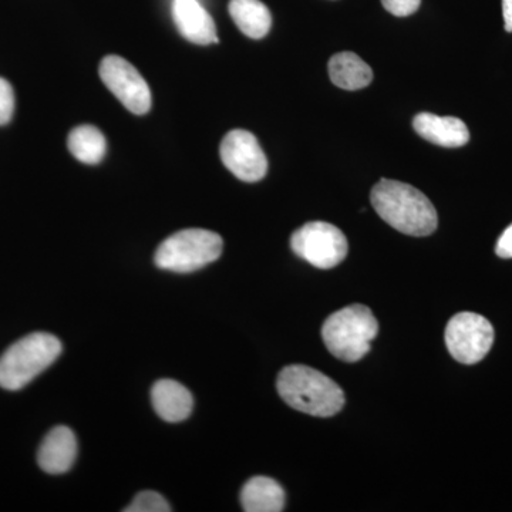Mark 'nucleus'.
Masks as SVG:
<instances>
[{
    "instance_id": "8",
    "label": "nucleus",
    "mask_w": 512,
    "mask_h": 512,
    "mask_svg": "<svg viewBox=\"0 0 512 512\" xmlns=\"http://www.w3.org/2000/svg\"><path fill=\"white\" fill-rule=\"evenodd\" d=\"M100 79L128 111L144 116L151 109L150 87L133 64L120 56H106L100 63Z\"/></svg>"
},
{
    "instance_id": "16",
    "label": "nucleus",
    "mask_w": 512,
    "mask_h": 512,
    "mask_svg": "<svg viewBox=\"0 0 512 512\" xmlns=\"http://www.w3.org/2000/svg\"><path fill=\"white\" fill-rule=\"evenodd\" d=\"M229 15L238 29L251 39H262L272 26V15L261 0H231Z\"/></svg>"
},
{
    "instance_id": "13",
    "label": "nucleus",
    "mask_w": 512,
    "mask_h": 512,
    "mask_svg": "<svg viewBox=\"0 0 512 512\" xmlns=\"http://www.w3.org/2000/svg\"><path fill=\"white\" fill-rule=\"evenodd\" d=\"M151 402L158 416L168 423H180L190 417L194 399L187 387L175 380H158L151 389Z\"/></svg>"
},
{
    "instance_id": "20",
    "label": "nucleus",
    "mask_w": 512,
    "mask_h": 512,
    "mask_svg": "<svg viewBox=\"0 0 512 512\" xmlns=\"http://www.w3.org/2000/svg\"><path fill=\"white\" fill-rule=\"evenodd\" d=\"M383 8L397 18H406L419 10L421 0H382Z\"/></svg>"
},
{
    "instance_id": "5",
    "label": "nucleus",
    "mask_w": 512,
    "mask_h": 512,
    "mask_svg": "<svg viewBox=\"0 0 512 512\" xmlns=\"http://www.w3.org/2000/svg\"><path fill=\"white\" fill-rule=\"evenodd\" d=\"M224 241L217 232L208 229H183L165 239L158 247L154 262L164 271L190 274L217 261Z\"/></svg>"
},
{
    "instance_id": "22",
    "label": "nucleus",
    "mask_w": 512,
    "mask_h": 512,
    "mask_svg": "<svg viewBox=\"0 0 512 512\" xmlns=\"http://www.w3.org/2000/svg\"><path fill=\"white\" fill-rule=\"evenodd\" d=\"M504 26L508 33L512 32V0H503Z\"/></svg>"
},
{
    "instance_id": "18",
    "label": "nucleus",
    "mask_w": 512,
    "mask_h": 512,
    "mask_svg": "<svg viewBox=\"0 0 512 512\" xmlns=\"http://www.w3.org/2000/svg\"><path fill=\"white\" fill-rule=\"evenodd\" d=\"M126 512H171L173 508L168 504L163 495L156 491H143L137 494L127 508Z\"/></svg>"
},
{
    "instance_id": "10",
    "label": "nucleus",
    "mask_w": 512,
    "mask_h": 512,
    "mask_svg": "<svg viewBox=\"0 0 512 512\" xmlns=\"http://www.w3.org/2000/svg\"><path fill=\"white\" fill-rule=\"evenodd\" d=\"M173 19L178 32L195 45L220 43L217 26L198 0H174Z\"/></svg>"
},
{
    "instance_id": "9",
    "label": "nucleus",
    "mask_w": 512,
    "mask_h": 512,
    "mask_svg": "<svg viewBox=\"0 0 512 512\" xmlns=\"http://www.w3.org/2000/svg\"><path fill=\"white\" fill-rule=\"evenodd\" d=\"M222 163L245 183H256L265 177L268 160L254 134L247 130L229 131L220 147Z\"/></svg>"
},
{
    "instance_id": "7",
    "label": "nucleus",
    "mask_w": 512,
    "mask_h": 512,
    "mask_svg": "<svg viewBox=\"0 0 512 512\" xmlns=\"http://www.w3.org/2000/svg\"><path fill=\"white\" fill-rule=\"evenodd\" d=\"M444 338L448 352L457 362L476 365L493 348L494 328L478 313L460 312L448 322Z\"/></svg>"
},
{
    "instance_id": "17",
    "label": "nucleus",
    "mask_w": 512,
    "mask_h": 512,
    "mask_svg": "<svg viewBox=\"0 0 512 512\" xmlns=\"http://www.w3.org/2000/svg\"><path fill=\"white\" fill-rule=\"evenodd\" d=\"M67 147L74 158L83 164H99L106 156V137L99 128L94 126H79L70 131Z\"/></svg>"
},
{
    "instance_id": "12",
    "label": "nucleus",
    "mask_w": 512,
    "mask_h": 512,
    "mask_svg": "<svg viewBox=\"0 0 512 512\" xmlns=\"http://www.w3.org/2000/svg\"><path fill=\"white\" fill-rule=\"evenodd\" d=\"M413 128L424 140L446 148L466 146L470 131L457 117H441L433 113H420L413 119Z\"/></svg>"
},
{
    "instance_id": "15",
    "label": "nucleus",
    "mask_w": 512,
    "mask_h": 512,
    "mask_svg": "<svg viewBox=\"0 0 512 512\" xmlns=\"http://www.w3.org/2000/svg\"><path fill=\"white\" fill-rule=\"evenodd\" d=\"M329 77L340 89L360 90L372 83L373 72L355 53L342 52L329 60Z\"/></svg>"
},
{
    "instance_id": "21",
    "label": "nucleus",
    "mask_w": 512,
    "mask_h": 512,
    "mask_svg": "<svg viewBox=\"0 0 512 512\" xmlns=\"http://www.w3.org/2000/svg\"><path fill=\"white\" fill-rule=\"evenodd\" d=\"M495 254L504 259L512 258V224L498 239L497 245H495Z\"/></svg>"
},
{
    "instance_id": "19",
    "label": "nucleus",
    "mask_w": 512,
    "mask_h": 512,
    "mask_svg": "<svg viewBox=\"0 0 512 512\" xmlns=\"http://www.w3.org/2000/svg\"><path fill=\"white\" fill-rule=\"evenodd\" d=\"M15 113V92L8 80L0 77V127L6 126Z\"/></svg>"
},
{
    "instance_id": "1",
    "label": "nucleus",
    "mask_w": 512,
    "mask_h": 512,
    "mask_svg": "<svg viewBox=\"0 0 512 512\" xmlns=\"http://www.w3.org/2000/svg\"><path fill=\"white\" fill-rule=\"evenodd\" d=\"M370 201L384 222L410 237H429L439 225L436 208L413 185L383 178L373 187Z\"/></svg>"
},
{
    "instance_id": "2",
    "label": "nucleus",
    "mask_w": 512,
    "mask_h": 512,
    "mask_svg": "<svg viewBox=\"0 0 512 512\" xmlns=\"http://www.w3.org/2000/svg\"><path fill=\"white\" fill-rule=\"evenodd\" d=\"M276 389L288 406L309 416L332 417L345 406V393L339 384L309 366L282 369Z\"/></svg>"
},
{
    "instance_id": "6",
    "label": "nucleus",
    "mask_w": 512,
    "mask_h": 512,
    "mask_svg": "<svg viewBox=\"0 0 512 512\" xmlns=\"http://www.w3.org/2000/svg\"><path fill=\"white\" fill-rule=\"evenodd\" d=\"M292 251L319 269L335 268L345 261L349 244L345 234L329 222L313 221L296 229L291 238Z\"/></svg>"
},
{
    "instance_id": "14",
    "label": "nucleus",
    "mask_w": 512,
    "mask_h": 512,
    "mask_svg": "<svg viewBox=\"0 0 512 512\" xmlns=\"http://www.w3.org/2000/svg\"><path fill=\"white\" fill-rule=\"evenodd\" d=\"M241 504L247 512H281L285 508V491L274 478L254 477L242 487Z\"/></svg>"
},
{
    "instance_id": "3",
    "label": "nucleus",
    "mask_w": 512,
    "mask_h": 512,
    "mask_svg": "<svg viewBox=\"0 0 512 512\" xmlns=\"http://www.w3.org/2000/svg\"><path fill=\"white\" fill-rule=\"evenodd\" d=\"M379 323L365 305H349L332 313L322 326V338L330 355L343 362H359L370 352Z\"/></svg>"
},
{
    "instance_id": "11",
    "label": "nucleus",
    "mask_w": 512,
    "mask_h": 512,
    "mask_svg": "<svg viewBox=\"0 0 512 512\" xmlns=\"http://www.w3.org/2000/svg\"><path fill=\"white\" fill-rule=\"evenodd\" d=\"M76 458V436L66 426H57L50 430L37 451V463L47 474L67 473Z\"/></svg>"
},
{
    "instance_id": "4",
    "label": "nucleus",
    "mask_w": 512,
    "mask_h": 512,
    "mask_svg": "<svg viewBox=\"0 0 512 512\" xmlns=\"http://www.w3.org/2000/svg\"><path fill=\"white\" fill-rule=\"evenodd\" d=\"M62 350V342L50 333H32L18 340L0 356V387L9 392L23 389L52 366Z\"/></svg>"
}]
</instances>
